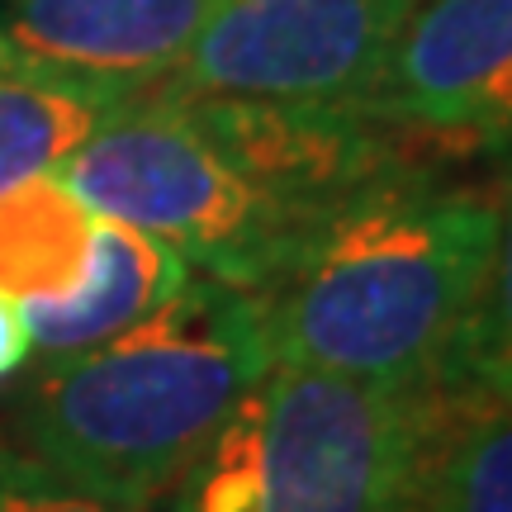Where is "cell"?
<instances>
[{"label":"cell","mask_w":512,"mask_h":512,"mask_svg":"<svg viewBox=\"0 0 512 512\" xmlns=\"http://www.w3.org/2000/svg\"><path fill=\"white\" fill-rule=\"evenodd\" d=\"M271 366L256 294L190 275L143 323L38 366L10 413V446L76 489L152 508Z\"/></svg>","instance_id":"cell-2"},{"label":"cell","mask_w":512,"mask_h":512,"mask_svg":"<svg viewBox=\"0 0 512 512\" xmlns=\"http://www.w3.org/2000/svg\"><path fill=\"white\" fill-rule=\"evenodd\" d=\"M34 361V337H29V318L24 304L0 290V380H10Z\"/></svg>","instance_id":"cell-14"},{"label":"cell","mask_w":512,"mask_h":512,"mask_svg":"<svg viewBox=\"0 0 512 512\" xmlns=\"http://www.w3.org/2000/svg\"><path fill=\"white\" fill-rule=\"evenodd\" d=\"M366 114L437 152L512 147V0L418 5Z\"/></svg>","instance_id":"cell-6"},{"label":"cell","mask_w":512,"mask_h":512,"mask_svg":"<svg viewBox=\"0 0 512 512\" xmlns=\"http://www.w3.org/2000/svg\"><path fill=\"white\" fill-rule=\"evenodd\" d=\"M138 95H114L48 76L0 72V195L10 185L57 171L91 133L128 110Z\"/></svg>","instance_id":"cell-10"},{"label":"cell","mask_w":512,"mask_h":512,"mask_svg":"<svg viewBox=\"0 0 512 512\" xmlns=\"http://www.w3.org/2000/svg\"><path fill=\"white\" fill-rule=\"evenodd\" d=\"M498 190V233L494 256L470 309V323L460 332L451 384L465 394L512 408V162L494 176Z\"/></svg>","instance_id":"cell-12"},{"label":"cell","mask_w":512,"mask_h":512,"mask_svg":"<svg viewBox=\"0 0 512 512\" xmlns=\"http://www.w3.org/2000/svg\"><path fill=\"white\" fill-rule=\"evenodd\" d=\"M57 176L100 219L143 228L200 266V275L252 294L304 242L166 95L143 91L76 147Z\"/></svg>","instance_id":"cell-4"},{"label":"cell","mask_w":512,"mask_h":512,"mask_svg":"<svg viewBox=\"0 0 512 512\" xmlns=\"http://www.w3.org/2000/svg\"><path fill=\"white\" fill-rule=\"evenodd\" d=\"M0 512H152L133 503H114L91 489H76L72 479L53 475L19 456L15 446H0Z\"/></svg>","instance_id":"cell-13"},{"label":"cell","mask_w":512,"mask_h":512,"mask_svg":"<svg viewBox=\"0 0 512 512\" xmlns=\"http://www.w3.org/2000/svg\"><path fill=\"white\" fill-rule=\"evenodd\" d=\"M190 280V261L162 238L143 228H128L119 219H95L91 261L81 285L57 299H29V337L43 366L81 356L119 337L124 328L157 313Z\"/></svg>","instance_id":"cell-8"},{"label":"cell","mask_w":512,"mask_h":512,"mask_svg":"<svg viewBox=\"0 0 512 512\" xmlns=\"http://www.w3.org/2000/svg\"><path fill=\"white\" fill-rule=\"evenodd\" d=\"M494 233V181L451 176L446 157L403 166L328 214L256 290L271 356L356 380L451 384Z\"/></svg>","instance_id":"cell-1"},{"label":"cell","mask_w":512,"mask_h":512,"mask_svg":"<svg viewBox=\"0 0 512 512\" xmlns=\"http://www.w3.org/2000/svg\"><path fill=\"white\" fill-rule=\"evenodd\" d=\"M456 394L275 361L176 479L166 512H422Z\"/></svg>","instance_id":"cell-3"},{"label":"cell","mask_w":512,"mask_h":512,"mask_svg":"<svg viewBox=\"0 0 512 512\" xmlns=\"http://www.w3.org/2000/svg\"><path fill=\"white\" fill-rule=\"evenodd\" d=\"M422 512H512V408L460 389Z\"/></svg>","instance_id":"cell-11"},{"label":"cell","mask_w":512,"mask_h":512,"mask_svg":"<svg viewBox=\"0 0 512 512\" xmlns=\"http://www.w3.org/2000/svg\"><path fill=\"white\" fill-rule=\"evenodd\" d=\"M223 0H0V72L114 95L162 81Z\"/></svg>","instance_id":"cell-7"},{"label":"cell","mask_w":512,"mask_h":512,"mask_svg":"<svg viewBox=\"0 0 512 512\" xmlns=\"http://www.w3.org/2000/svg\"><path fill=\"white\" fill-rule=\"evenodd\" d=\"M91 204L57 171L29 176L0 195V290L29 304L81 285L95 238Z\"/></svg>","instance_id":"cell-9"},{"label":"cell","mask_w":512,"mask_h":512,"mask_svg":"<svg viewBox=\"0 0 512 512\" xmlns=\"http://www.w3.org/2000/svg\"><path fill=\"white\" fill-rule=\"evenodd\" d=\"M422 0H223L152 95L366 110Z\"/></svg>","instance_id":"cell-5"}]
</instances>
